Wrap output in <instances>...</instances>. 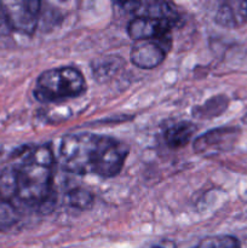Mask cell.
<instances>
[{"instance_id":"1","label":"cell","mask_w":247,"mask_h":248,"mask_svg":"<svg viewBox=\"0 0 247 248\" xmlns=\"http://www.w3.org/2000/svg\"><path fill=\"white\" fill-rule=\"evenodd\" d=\"M127 154V145L115 138L77 133L65 136L61 142L60 164L65 171L80 176L111 178L121 172Z\"/></svg>"},{"instance_id":"2","label":"cell","mask_w":247,"mask_h":248,"mask_svg":"<svg viewBox=\"0 0 247 248\" xmlns=\"http://www.w3.org/2000/svg\"><path fill=\"white\" fill-rule=\"evenodd\" d=\"M16 193L11 205L18 210L21 206H43L52 193L55 155L48 145L23 147L15 155Z\"/></svg>"},{"instance_id":"3","label":"cell","mask_w":247,"mask_h":248,"mask_svg":"<svg viewBox=\"0 0 247 248\" xmlns=\"http://www.w3.org/2000/svg\"><path fill=\"white\" fill-rule=\"evenodd\" d=\"M86 91V81L77 68H51L36 79L34 97L41 103H56L77 98Z\"/></svg>"},{"instance_id":"4","label":"cell","mask_w":247,"mask_h":248,"mask_svg":"<svg viewBox=\"0 0 247 248\" xmlns=\"http://www.w3.org/2000/svg\"><path fill=\"white\" fill-rule=\"evenodd\" d=\"M172 46V36L135 41L130 52L131 62L142 69H153L164 62Z\"/></svg>"},{"instance_id":"5","label":"cell","mask_w":247,"mask_h":248,"mask_svg":"<svg viewBox=\"0 0 247 248\" xmlns=\"http://www.w3.org/2000/svg\"><path fill=\"white\" fill-rule=\"evenodd\" d=\"M240 131L235 127H220L211 130L194 140V150L203 156H212L227 152L236 140Z\"/></svg>"},{"instance_id":"6","label":"cell","mask_w":247,"mask_h":248,"mask_svg":"<svg viewBox=\"0 0 247 248\" xmlns=\"http://www.w3.org/2000/svg\"><path fill=\"white\" fill-rule=\"evenodd\" d=\"M40 6L41 2L36 0H26V1L5 5L9 14L12 31H17L22 34H28V35L33 33L38 24Z\"/></svg>"},{"instance_id":"7","label":"cell","mask_w":247,"mask_h":248,"mask_svg":"<svg viewBox=\"0 0 247 248\" xmlns=\"http://www.w3.org/2000/svg\"><path fill=\"white\" fill-rule=\"evenodd\" d=\"M173 24L164 19L150 17H135L127 26V33L135 41L161 39L171 35Z\"/></svg>"},{"instance_id":"8","label":"cell","mask_w":247,"mask_h":248,"mask_svg":"<svg viewBox=\"0 0 247 248\" xmlns=\"http://www.w3.org/2000/svg\"><path fill=\"white\" fill-rule=\"evenodd\" d=\"M123 7L135 17H150L164 19L174 24L178 21V12L174 6L166 1H130L124 2Z\"/></svg>"},{"instance_id":"9","label":"cell","mask_w":247,"mask_h":248,"mask_svg":"<svg viewBox=\"0 0 247 248\" xmlns=\"http://www.w3.org/2000/svg\"><path fill=\"white\" fill-rule=\"evenodd\" d=\"M216 22L224 28H239L247 22V0H228L218 7Z\"/></svg>"},{"instance_id":"10","label":"cell","mask_w":247,"mask_h":248,"mask_svg":"<svg viewBox=\"0 0 247 248\" xmlns=\"http://www.w3.org/2000/svg\"><path fill=\"white\" fill-rule=\"evenodd\" d=\"M196 132V126L189 121H182L167 128L165 132V142L172 149L184 147L191 140Z\"/></svg>"},{"instance_id":"11","label":"cell","mask_w":247,"mask_h":248,"mask_svg":"<svg viewBox=\"0 0 247 248\" xmlns=\"http://www.w3.org/2000/svg\"><path fill=\"white\" fill-rule=\"evenodd\" d=\"M123 65V60L119 56H107V57L97 60L92 67L93 77L98 81L103 82L110 79L116 74L120 67Z\"/></svg>"},{"instance_id":"12","label":"cell","mask_w":247,"mask_h":248,"mask_svg":"<svg viewBox=\"0 0 247 248\" xmlns=\"http://www.w3.org/2000/svg\"><path fill=\"white\" fill-rule=\"evenodd\" d=\"M65 202L73 208H77L80 211H86L93 206L94 196L91 191L82 188H75L73 190L68 191L65 195Z\"/></svg>"},{"instance_id":"13","label":"cell","mask_w":247,"mask_h":248,"mask_svg":"<svg viewBox=\"0 0 247 248\" xmlns=\"http://www.w3.org/2000/svg\"><path fill=\"white\" fill-rule=\"evenodd\" d=\"M193 248H241L236 237L230 235H216L201 240Z\"/></svg>"},{"instance_id":"14","label":"cell","mask_w":247,"mask_h":248,"mask_svg":"<svg viewBox=\"0 0 247 248\" xmlns=\"http://www.w3.org/2000/svg\"><path fill=\"white\" fill-rule=\"evenodd\" d=\"M18 219V210L14 205L0 200V230H6Z\"/></svg>"},{"instance_id":"15","label":"cell","mask_w":247,"mask_h":248,"mask_svg":"<svg viewBox=\"0 0 247 248\" xmlns=\"http://www.w3.org/2000/svg\"><path fill=\"white\" fill-rule=\"evenodd\" d=\"M225 108H227V102H225V99L223 98V97L218 96L216 97V98L207 101L206 104H203V106L198 107V108L194 110V113L199 111L198 115H200L199 118H213L215 115H213L212 110H216V113L219 114L222 113Z\"/></svg>"},{"instance_id":"16","label":"cell","mask_w":247,"mask_h":248,"mask_svg":"<svg viewBox=\"0 0 247 248\" xmlns=\"http://www.w3.org/2000/svg\"><path fill=\"white\" fill-rule=\"evenodd\" d=\"M12 31L11 23H10L9 14L5 7V4L0 2V35H7Z\"/></svg>"},{"instance_id":"17","label":"cell","mask_w":247,"mask_h":248,"mask_svg":"<svg viewBox=\"0 0 247 248\" xmlns=\"http://www.w3.org/2000/svg\"><path fill=\"white\" fill-rule=\"evenodd\" d=\"M143 248H177V246L176 242L172 241V240L161 239L157 240V241L150 242V244H148L147 246H144Z\"/></svg>"}]
</instances>
